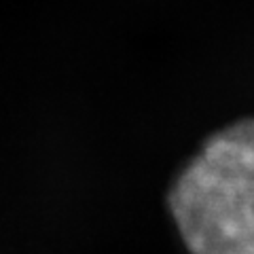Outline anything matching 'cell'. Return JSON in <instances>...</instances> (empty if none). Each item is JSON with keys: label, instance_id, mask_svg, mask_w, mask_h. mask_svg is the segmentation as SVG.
Listing matches in <instances>:
<instances>
[{"label": "cell", "instance_id": "1", "mask_svg": "<svg viewBox=\"0 0 254 254\" xmlns=\"http://www.w3.org/2000/svg\"><path fill=\"white\" fill-rule=\"evenodd\" d=\"M190 254H254V119L205 142L170 190Z\"/></svg>", "mask_w": 254, "mask_h": 254}]
</instances>
